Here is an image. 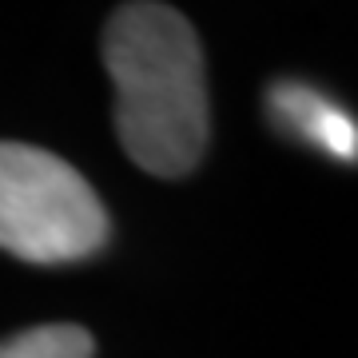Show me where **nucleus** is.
I'll return each instance as SVG.
<instances>
[{"label": "nucleus", "mask_w": 358, "mask_h": 358, "mask_svg": "<svg viewBox=\"0 0 358 358\" xmlns=\"http://www.w3.org/2000/svg\"><path fill=\"white\" fill-rule=\"evenodd\" d=\"M267 108L282 124V131L331 152L334 159H346V164L358 159V124L322 92L307 88L299 80H279L267 92Z\"/></svg>", "instance_id": "7ed1b4c3"}, {"label": "nucleus", "mask_w": 358, "mask_h": 358, "mask_svg": "<svg viewBox=\"0 0 358 358\" xmlns=\"http://www.w3.org/2000/svg\"><path fill=\"white\" fill-rule=\"evenodd\" d=\"M0 358H96V338L76 322H48L4 338Z\"/></svg>", "instance_id": "20e7f679"}, {"label": "nucleus", "mask_w": 358, "mask_h": 358, "mask_svg": "<svg viewBox=\"0 0 358 358\" xmlns=\"http://www.w3.org/2000/svg\"><path fill=\"white\" fill-rule=\"evenodd\" d=\"M103 68L115 84V136L152 176H187L203 159V48L171 4H124L103 28Z\"/></svg>", "instance_id": "f257e3e1"}, {"label": "nucleus", "mask_w": 358, "mask_h": 358, "mask_svg": "<svg viewBox=\"0 0 358 358\" xmlns=\"http://www.w3.org/2000/svg\"><path fill=\"white\" fill-rule=\"evenodd\" d=\"M103 243L108 211L88 179L44 148L0 140V247L36 267H60Z\"/></svg>", "instance_id": "f03ea898"}]
</instances>
